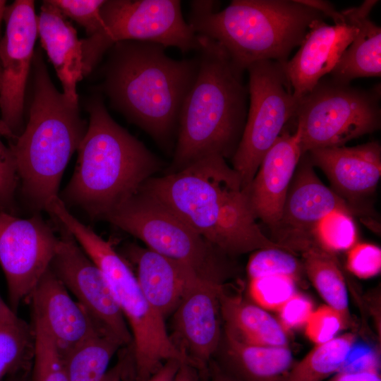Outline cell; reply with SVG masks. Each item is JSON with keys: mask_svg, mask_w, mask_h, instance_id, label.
Wrapping results in <instances>:
<instances>
[{"mask_svg": "<svg viewBox=\"0 0 381 381\" xmlns=\"http://www.w3.org/2000/svg\"><path fill=\"white\" fill-rule=\"evenodd\" d=\"M141 188L228 257L262 248L286 250L262 233L239 174L221 155L152 177Z\"/></svg>", "mask_w": 381, "mask_h": 381, "instance_id": "cell-1", "label": "cell"}, {"mask_svg": "<svg viewBox=\"0 0 381 381\" xmlns=\"http://www.w3.org/2000/svg\"><path fill=\"white\" fill-rule=\"evenodd\" d=\"M104 57L99 93L111 108L171 152L181 109L197 74V56L176 60L158 44L128 40L114 44Z\"/></svg>", "mask_w": 381, "mask_h": 381, "instance_id": "cell-2", "label": "cell"}, {"mask_svg": "<svg viewBox=\"0 0 381 381\" xmlns=\"http://www.w3.org/2000/svg\"><path fill=\"white\" fill-rule=\"evenodd\" d=\"M89 122L73 174L59 195L92 220L104 216L164 168L162 161L109 115L102 94L86 103Z\"/></svg>", "mask_w": 381, "mask_h": 381, "instance_id": "cell-3", "label": "cell"}, {"mask_svg": "<svg viewBox=\"0 0 381 381\" xmlns=\"http://www.w3.org/2000/svg\"><path fill=\"white\" fill-rule=\"evenodd\" d=\"M28 120L23 133L9 145L14 155L18 189L32 214L46 209L59 196L64 171L78 150L88 123L78 101L60 92L52 81L42 49L35 51Z\"/></svg>", "mask_w": 381, "mask_h": 381, "instance_id": "cell-4", "label": "cell"}, {"mask_svg": "<svg viewBox=\"0 0 381 381\" xmlns=\"http://www.w3.org/2000/svg\"><path fill=\"white\" fill-rule=\"evenodd\" d=\"M198 37V71L181 109L173 159L165 174L210 155L232 157L246 121L243 71L218 42Z\"/></svg>", "mask_w": 381, "mask_h": 381, "instance_id": "cell-5", "label": "cell"}, {"mask_svg": "<svg viewBox=\"0 0 381 381\" xmlns=\"http://www.w3.org/2000/svg\"><path fill=\"white\" fill-rule=\"evenodd\" d=\"M216 1L190 3L188 23L218 42L244 71L253 63H280L300 46L310 25L325 16L298 0H234L218 11Z\"/></svg>", "mask_w": 381, "mask_h": 381, "instance_id": "cell-6", "label": "cell"}, {"mask_svg": "<svg viewBox=\"0 0 381 381\" xmlns=\"http://www.w3.org/2000/svg\"><path fill=\"white\" fill-rule=\"evenodd\" d=\"M49 213L101 270L129 326L133 346L128 381H147L171 359L187 363L172 343L165 319L147 301L128 262L111 241L82 223L60 200L52 203Z\"/></svg>", "mask_w": 381, "mask_h": 381, "instance_id": "cell-7", "label": "cell"}, {"mask_svg": "<svg viewBox=\"0 0 381 381\" xmlns=\"http://www.w3.org/2000/svg\"><path fill=\"white\" fill-rule=\"evenodd\" d=\"M102 220L140 239L151 250L188 265L205 280L224 284L229 277L228 256L141 187Z\"/></svg>", "mask_w": 381, "mask_h": 381, "instance_id": "cell-8", "label": "cell"}, {"mask_svg": "<svg viewBox=\"0 0 381 381\" xmlns=\"http://www.w3.org/2000/svg\"><path fill=\"white\" fill-rule=\"evenodd\" d=\"M103 30L80 40L84 76L99 65L108 49L121 41L174 47L182 53L198 51V35L182 15L179 0H105L100 8Z\"/></svg>", "mask_w": 381, "mask_h": 381, "instance_id": "cell-9", "label": "cell"}, {"mask_svg": "<svg viewBox=\"0 0 381 381\" xmlns=\"http://www.w3.org/2000/svg\"><path fill=\"white\" fill-rule=\"evenodd\" d=\"M380 93L322 78L298 100L294 118L302 154L336 146L377 130Z\"/></svg>", "mask_w": 381, "mask_h": 381, "instance_id": "cell-10", "label": "cell"}, {"mask_svg": "<svg viewBox=\"0 0 381 381\" xmlns=\"http://www.w3.org/2000/svg\"><path fill=\"white\" fill-rule=\"evenodd\" d=\"M248 91L250 107L242 136L231 157L245 190L252 182L262 158L294 118L298 100L283 63L263 60L250 65Z\"/></svg>", "mask_w": 381, "mask_h": 381, "instance_id": "cell-11", "label": "cell"}, {"mask_svg": "<svg viewBox=\"0 0 381 381\" xmlns=\"http://www.w3.org/2000/svg\"><path fill=\"white\" fill-rule=\"evenodd\" d=\"M58 243L54 228L40 213L20 218L0 209V265L8 306L16 313L49 268Z\"/></svg>", "mask_w": 381, "mask_h": 381, "instance_id": "cell-12", "label": "cell"}, {"mask_svg": "<svg viewBox=\"0 0 381 381\" xmlns=\"http://www.w3.org/2000/svg\"><path fill=\"white\" fill-rule=\"evenodd\" d=\"M52 220L60 235L49 268L97 324L132 349L131 330L102 272L73 235Z\"/></svg>", "mask_w": 381, "mask_h": 381, "instance_id": "cell-13", "label": "cell"}, {"mask_svg": "<svg viewBox=\"0 0 381 381\" xmlns=\"http://www.w3.org/2000/svg\"><path fill=\"white\" fill-rule=\"evenodd\" d=\"M6 29L0 42V119L15 140L23 131L27 84L38 36L35 1L6 6Z\"/></svg>", "mask_w": 381, "mask_h": 381, "instance_id": "cell-14", "label": "cell"}, {"mask_svg": "<svg viewBox=\"0 0 381 381\" xmlns=\"http://www.w3.org/2000/svg\"><path fill=\"white\" fill-rule=\"evenodd\" d=\"M224 285L200 278L173 313L170 339L187 363L198 370L207 367L221 341L219 294Z\"/></svg>", "mask_w": 381, "mask_h": 381, "instance_id": "cell-15", "label": "cell"}, {"mask_svg": "<svg viewBox=\"0 0 381 381\" xmlns=\"http://www.w3.org/2000/svg\"><path fill=\"white\" fill-rule=\"evenodd\" d=\"M299 162L281 219L273 228L278 234L277 243L294 253L302 243L313 241V227L327 214L341 210L352 215L357 212L348 201L322 183L306 153L301 155Z\"/></svg>", "mask_w": 381, "mask_h": 381, "instance_id": "cell-16", "label": "cell"}, {"mask_svg": "<svg viewBox=\"0 0 381 381\" xmlns=\"http://www.w3.org/2000/svg\"><path fill=\"white\" fill-rule=\"evenodd\" d=\"M69 293L49 268L28 300L32 304V316L42 323L62 359L103 328Z\"/></svg>", "mask_w": 381, "mask_h": 381, "instance_id": "cell-17", "label": "cell"}, {"mask_svg": "<svg viewBox=\"0 0 381 381\" xmlns=\"http://www.w3.org/2000/svg\"><path fill=\"white\" fill-rule=\"evenodd\" d=\"M300 134L283 131L262 158L246 190L255 217L272 229L279 223L286 194L302 155Z\"/></svg>", "mask_w": 381, "mask_h": 381, "instance_id": "cell-18", "label": "cell"}, {"mask_svg": "<svg viewBox=\"0 0 381 381\" xmlns=\"http://www.w3.org/2000/svg\"><path fill=\"white\" fill-rule=\"evenodd\" d=\"M357 31L356 26L348 21L330 25L318 20L310 25L295 56L283 63L297 100L330 73Z\"/></svg>", "mask_w": 381, "mask_h": 381, "instance_id": "cell-19", "label": "cell"}, {"mask_svg": "<svg viewBox=\"0 0 381 381\" xmlns=\"http://www.w3.org/2000/svg\"><path fill=\"white\" fill-rule=\"evenodd\" d=\"M306 154L345 200L354 202L371 194L380 179L381 147L377 141L355 147L318 148Z\"/></svg>", "mask_w": 381, "mask_h": 381, "instance_id": "cell-20", "label": "cell"}, {"mask_svg": "<svg viewBox=\"0 0 381 381\" xmlns=\"http://www.w3.org/2000/svg\"><path fill=\"white\" fill-rule=\"evenodd\" d=\"M124 253L135 267L146 299L164 319L173 314L187 291L201 278L188 265L135 243L127 244Z\"/></svg>", "mask_w": 381, "mask_h": 381, "instance_id": "cell-21", "label": "cell"}, {"mask_svg": "<svg viewBox=\"0 0 381 381\" xmlns=\"http://www.w3.org/2000/svg\"><path fill=\"white\" fill-rule=\"evenodd\" d=\"M37 27L42 47L54 67L63 93L78 101L77 83L84 75L81 42L76 30L49 0L42 1Z\"/></svg>", "mask_w": 381, "mask_h": 381, "instance_id": "cell-22", "label": "cell"}, {"mask_svg": "<svg viewBox=\"0 0 381 381\" xmlns=\"http://www.w3.org/2000/svg\"><path fill=\"white\" fill-rule=\"evenodd\" d=\"M238 381H285L295 362L289 346H260L241 341L222 329L212 358Z\"/></svg>", "mask_w": 381, "mask_h": 381, "instance_id": "cell-23", "label": "cell"}, {"mask_svg": "<svg viewBox=\"0 0 381 381\" xmlns=\"http://www.w3.org/2000/svg\"><path fill=\"white\" fill-rule=\"evenodd\" d=\"M377 2L366 0L358 7L341 11L346 21L354 24L358 31L330 72L333 80L349 83L357 78L380 76L381 29L369 18Z\"/></svg>", "mask_w": 381, "mask_h": 381, "instance_id": "cell-24", "label": "cell"}, {"mask_svg": "<svg viewBox=\"0 0 381 381\" xmlns=\"http://www.w3.org/2000/svg\"><path fill=\"white\" fill-rule=\"evenodd\" d=\"M219 302L224 332L250 344L288 346V332L268 311L241 295L227 292L225 285Z\"/></svg>", "mask_w": 381, "mask_h": 381, "instance_id": "cell-25", "label": "cell"}, {"mask_svg": "<svg viewBox=\"0 0 381 381\" xmlns=\"http://www.w3.org/2000/svg\"><path fill=\"white\" fill-rule=\"evenodd\" d=\"M300 253L303 257L304 272L320 297L327 305L350 322L347 286L334 255L321 249L313 242Z\"/></svg>", "mask_w": 381, "mask_h": 381, "instance_id": "cell-26", "label": "cell"}, {"mask_svg": "<svg viewBox=\"0 0 381 381\" xmlns=\"http://www.w3.org/2000/svg\"><path fill=\"white\" fill-rule=\"evenodd\" d=\"M120 341L104 328L97 330L63 359L69 381H104Z\"/></svg>", "mask_w": 381, "mask_h": 381, "instance_id": "cell-27", "label": "cell"}, {"mask_svg": "<svg viewBox=\"0 0 381 381\" xmlns=\"http://www.w3.org/2000/svg\"><path fill=\"white\" fill-rule=\"evenodd\" d=\"M35 334L17 313L0 318V381L25 376L32 368Z\"/></svg>", "mask_w": 381, "mask_h": 381, "instance_id": "cell-28", "label": "cell"}, {"mask_svg": "<svg viewBox=\"0 0 381 381\" xmlns=\"http://www.w3.org/2000/svg\"><path fill=\"white\" fill-rule=\"evenodd\" d=\"M356 338L347 332L316 344L294 363L285 381H325L338 372L349 358Z\"/></svg>", "mask_w": 381, "mask_h": 381, "instance_id": "cell-29", "label": "cell"}, {"mask_svg": "<svg viewBox=\"0 0 381 381\" xmlns=\"http://www.w3.org/2000/svg\"><path fill=\"white\" fill-rule=\"evenodd\" d=\"M311 238L321 249L333 255L349 250L357 240L352 215L341 210L327 214L313 227Z\"/></svg>", "mask_w": 381, "mask_h": 381, "instance_id": "cell-30", "label": "cell"}, {"mask_svg": "<svg viewBox=\"0 0 381 381\" xmlns=\"http://www.w3.org/2000/svg\"><path fill=\"white\" fill-rule=\"evenodd\" d=\"M35 334L31 381H69L63 359L39 319L33 317Z\"/></svg>", "mask_w": 381, "mask_h": 381, "instance_id": "cell-31", "label": "cell"}, {"mask_svg": "<svg viewBox=\"0 0 381 381\" xmlns=\"http://www.w3.org/2000/svg\"><path fill=\"white\" fill-rule=\"evenodd\" d=\"M246 270L249 279L264 276L283 275L298 281L304 272L302 262L294 253L279 248H262L253 252Z\"/></svg>", "mask_w": 381, "mask_h": 381, "instance_id": "cell-32", "label": "cell"}, {"mask_svg": "<svg viewBox=\"0 0 381 381\" xmlns=\"http://www.w3.org/2000/svg\"><path fill=\"white\" fill-rule=\"evenodd\" d=\"M296 280L272 275L249 279L248 293L253 302L267 311H277L296 291Z\"/></svg>", "mask_w": 381, "mask_h": 381, "instance_id": "cell-33", "label": "cell"}, {"mask_svg": "<svg viewBox=\"0 0 381 381\" xmlns=\"http://www.w3.org/2000/svg\"><path fill=\"white\" fill-rule=\"evenodd\" d=\"M349 324L339 312L325 304L313 310L304 326L305 334L310 341L320 344L338 336Z\"/></svg>", "mask_w": 381, "mask_h": 381, "instance_id": "cell-34", "label": "cell"}, {"mask_svg": "<svg viewBox=\"0 0 381 381\" xmlns=\"http://www.w3.org/2000/svg\"><path fill=\"white\" fill-rule=\"evenodd\" d=\"M67 18L82 26L87 37L103 30L100 8L105 0H49Z\"/></svg>", "mask_w": 381, "mask_h": 381, "instance_id": "cell-35", "label": "cell"}, {"mask_svg": "<svg viewBox=\"0 0 381 381\" xmlns=\"http://www.w3.org/2000/svg\"><path fill=\"white\" fill-rule=\"evenodd\" d=\"M1 135V134H0ZM18 179L14 155L0 138V209L15 214Z\"/></svg>", "mask_w": 381, "mask_h": 381, "instance_id": "cell-36", "label": "cell"}, {"mask_svg": "<svg viewBox=\"0 0 381 381\" xmlns=\"http://www.w3.org/2000/svg\"><path fill=\"white\" fill-rule=\"evenodd\" d=\"M346 267L361 279H369L381 270V250L372 243H356L346 255Z\"/></svg>", "mask_w": 381, "mask_h": 381, "instance_id": "cell-37", "label": "cell"}, {"mask_svg": "<svg viewBox=\"0 0 381 381\" xmlns=\"http://www.w3.org/2000/svg\"><path fill=\"white\" fill-rule=\"evenodd\" d=\"M313 310L314 305L311 298L296 291L277 311V320L288 332L304 327Z\"/></svg>", "mask_w": 381, "mask_h": 381, "instance_id": "cell-38", "label": "cell"}, {"mask_svg": "<svg viewBox=\"0 0 381 381\" xmlns=\"http://www.w3.org/2000/svg\"><path fill=\"white\" fill-rule=\"evenodd\" d=\"M325 381H381L380 375L374 370L337 372Z\"/></svg>", "mask_w": 381, "mask_h": 381, "instance_id": "cell-39", "label": "cell"}, {"mask_svg": "<svg viewBox=\"0 0 381 381\" xmlns=\"http://www.w3.org/2000/svg\"><path fill=\"white\" fill-rule=\"evenodd\" d=\"M299 2L312 7L320 13L325 17L331 18L334 25H342L346 23V19L341 12L337 11L333 6L332 4L327 1L322 0H298Z\"/></svg>", "mask_w": 381, "mask_h": 381, "instance_id": "cell-40", "label": "cell"}, {"mask_svg": "<svg viewBox=\"0 0 381 381\" xmlns=\"http://www.w3.org/2000/svg\"><path fill=\"white\" fill-rule=\"evenodd\" d=\"M200 381H238L223 371L212 359L207 367L198 370Z\"/></svg>", "mask_w": 381, "mask_h": 381, "instance_id": "cell-41", "label": "cell"}, {"mask_svg": "<svg viewBox=\"0 0 381 381\" xmlns=\"http://www.w3.org/2000/svg\"><path fill=\"white\" fill-rule=\"evenodd\" d=\"M181 363L176 359L166 361L147 381H173Z\"/></svg>", "mask_w": 381, "mask_h": 381, "instance_id": "cell-42", "label": "cell"}, {"mask_svg": "<svg viewBox=\"0 0 381 381\" xmlns=\"http://www.w3.org/2000/svg\"><path fill=\"white\" fill-rule=\"evenodd\" d=\"M173 381H200L198 370L189 363H182Z\"/></svg>", "mask_w": 381, "mask_h": 381, "instance_id": "cell-43", "label": "cell"}, {"mask_svg": "<svg viewBox=\"0 0 381 381\" xmlns=\"http://www.w3.org/2000/svg\"><path fill=\"white\" fill-rule=\"evenodd\" d=\"M125 358L122 356L119 362L108 370L104 381H123Z\"/></svg>", "mask_w": 381, "mask_h": 381, "instance_id": "cell-44", "label": "cell"}, {"mask_svg": "<svg viewBox=\"0 0 381 381\" xmlns=\"http://www.w3.org/2000/svg\"><path fill=\"white\" fill-rule=\"evenodd\" d=\"M13 313H16L11 310L8 304H7L0 296V318L8 316Z\"/></svg>", "mask_w": 381, "mask_h": 381, "instance_id": "cell-45", "label": "cell"}, {"mask_svg": "<svg viewBox=\"0 0 381 381\" xmlns=\"http://www.w3.org/2000/svg\"><path fill=\"white\" fill-rule=\"evenodd\" d=\"M6 7V1L0 0V42L2 39L1 35V23L4 20V13Z\"/></svg>", "mask_w": 381, "mask_h": 381, "instance_id": "cell-46", "label": "cell"}, {"mask_svg": "<svg viewBox=\"0 0 381 381\" xmlns=\"http://www.w3.org/2000/svg\"><path fill=\"white\" fill-rule=\"evenodd\" d=\"M0 134L11 140L12 143L15 140V138L9 132V131L5 127V126L4 125L1 119H0Z\"/></svg>", "mask_w": 381, "mask_h": 381, "instance_id": "cell-47", "label": "cell"}, {"mask_svg": "<svg viewBox=\"0 0 381 381\" xmlns=\"http://www.w3.org/2000/svg\"><path fill=\"white\" fill-rule=\"evenodd\" d=\"M23 377L24 376H18V377L9 378L6 380V381H23Z\"/></svg>", "mask_w": 381, "mask_h": 381, "instance_id": "cell-48", "label": "cell"}, {"mask_svg": "<svg viewBox=\"0 0 381 381\" xmlns=\"http://www.w3.org/2000/svg\"><path fill=\"white\" fill-rule=\"evenodd\" d=\"M1 68L0 66V88H1Z\"/></svg>", "mask_w": 381, "mask_h": 381, "instance_id": "cell-49", "label": "cell"}]
</instances>
